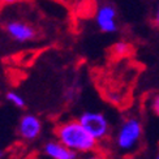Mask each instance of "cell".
I'll list each match as a JSON object with an SVG mask.
<instances>
[{
	"instance_id": "6",
	"label": "cell",
	"mask_w": 159,
	"mask_h": 159,
	"mask_svg": "<svg viewBox=\"0 0 159 159\" xmlns=\"http://www.w3.org/2000/svg\"><path fill=\"white\" fill-rule=\"evenodd\" d=\"M43 123L34 114H25L21 116L17 125V133L24 141H35L42 134Z\"/></svg>"
},
{
	"instance_id": "10",
	"label": "cell",
	"mask_w": 159,
	"mask_h": 159,
	"mask_svg": "<svg viewBox=\"0 0 159 159\" xmlns=\"http://www.w3.org/2000/svg\"><path fill=\"white\" fill-rule=\"evenodd\" d=\"M150 107H151V110H153L154 114L159 117V94H157V95H154L153 98H151Z\"/></svg>"
},
{
	"instance_id": "12",
	"label": "cell",
	"mask_w": 159,
	"mask_h": 159,
	"mask_svg": "<svg viewBox=\"0 0 159 159\" xmlns=\"http://www.w3.org/2000/svg\"><path fill=\"white\" fill-rule=\"evenodd\" d=\"M153 22H154V25L157 26V28L159 29V4L157 5V9H155V12H154V17H153Z\"/></svg>"
},
{
	"instance_id": "13",
	"label": "cell",
	"mask_w": 159,
	"mask_h": 159,
	"mask_svg": "<svg viewBox=\"0 0 159 159\" xmlns=\"http://www.w3.org/2000/svg\"><path fill=\"white\" fill-rule=\"evenodd\" d=\"M3 4H17V3H20V2H22V0H0Z\"/></svg>"
},
{
	"instance_id": "7",
	"label": "cell",
	"mask_w": 159,
	"mask_h": 159,
	"mask_svg": "<svg viewBox=\"0 0 159 159\" xmlns=\"http://www.w3.org/2000/svg\"><path fill=\"white\" fill-rule=\"evenodd\" d=\"M43 154L48 159H77L78 154L59 140H50L43 145Z\"/></svg>"
},
{
	"instance_id": "3",
	"label": "cell",
	"mask_w": 159,
	"mask_h": 159,
	"mask_svg": "<svg viewBox=\"0 0 159 159\" xmlns=\"http://www.w3.org/2000/svg\"><path fill=\"white\" fill-rule=\"evenodd\" d=\"M77 120L99 142L106 141L111 134V123L101 111H84Z\"/></svg>"
},
{
	"instance_id": "1",
	"label": "cell",
	"mask_w": 159,
	"mask_h": 159,
	"mask_svg": "<svg viewBox=\"0 0 159 159\" xmlns=\"http://www.w3.org/2000/svg\"><path fill=\"white\" fill-rule=\"evenodd\" d=\"M55 137L77 154H88L97 151L99 141H97L77 119L67 120L56 125Z\"/></svg>"
},
{
	"instance_id": "5",
	"label": "cell",
	"mask_w": 159,
	"mask_h": 159,
	"mask_svg": "<svg viewBox=\"0 0 159 159\" xmlns=\"http://www.w3.org/2000/svg\"><path fill=\"white\" fill-rule=\"evenodd\" d=\"M95 24L102 33L114 34L117 31V11L111 3H103L98 7L95 13Z\"/></svg>"
},
{
	"instance_id": "4",
	"label": "cell",
	"mask_w": 159,
	"mask_h": 159,
	"mask_svg": "<svg viewBox=\"0 0 159 159\" xmlns=\"http://www.w3.org/2000/svg\"><path fill=\"white\" fill-rule=\"evenodd\" d=\"M3 30L9 39L17 43H28L38 37V30L35 26L22 18L7 20L3 24Z\"/></svg>"
},
{
	"instance_id": "9",
	"label": "cell",
	"mask_w": 159,
	"mask_h": 159,
	"mask_svg": "<svg viewBox=\"0 0 159 159\" xmlns=\"http://www.w3.org/2000/svg\"><path fill=\"white\" fill-rule=\"evenodd\" d=\"M129 51V44L127 42H119L114 46V52L117 55H124Z\"/></svg>"
},
{
	"instance_id": "14",
	"label": "cell",
	"mask_w": 159,
	"mask_h": 159,
	"mask_svg": "<svg viewBox=\"0 0 159 159\" xmlns=\"http://www.w3.org/2000/svg\"><path fill=\"white\" fill-rule=\"evenodd\" d=\"M154 159H159V151H158V153H157V155L154 157Z\"/></svg>"
},
{
	"instance_id": "8",
	"label": "cell",
	"mask_w": 159,
	"mask_h": 159,
	"mask_svg": "<svg viewBox=\"0 0 159 159\" xmlns=\"http://www.w3.org/2000/svg\"><path fill=\"white\" fill-rule=\"evenodd\" d=\"M5 99L8 101L12 106H15V107L17 108H25L26 107V101H25V98L21 95V94H18V93L16 91H8L5 94Z\"/></svg>"
},
{
	"instance_id": "11",
	"label": "cell",
	"mask_w": 159,
	"mask_h": 159,
	"mask_svg": "<svg viewBox=\"0 0 159 159\" xmlns=\"http://www.w3.org/2000/svg\"><path fill=\"white\" fill-rule=\"evenodd\" d=\"M77 159H107L104 155L102 154H98L95 151H93V153H88V154H82L81 157H78Z\"/></svg>"
},
{
	"instance_id": "2",
	"label": "cell",
	"mask_w": 159,
	"mask_h": 159,
	"mask_svg": "<svg viewBox=\"0 0 159 159\" xmlns=\"http://www.w3.org/2000/svg\"><path fill=\"white\" fill-rule=\"evenodd\" d=\"M143 138V125L138 117L129 116L119 124L112 137V145L120 155H130L140 149Z\"/></svg>"
}]
</instances>
